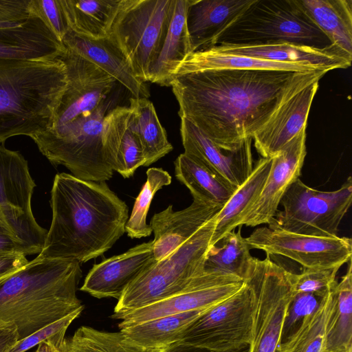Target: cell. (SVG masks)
Segmentation results:
<instances>
[{"label": "cell", "instance_id": "obj_1", "mask_svg": "<svg viewBox=\"0 0 352 352\" xmlns=\"http://www.w3.org/2000/svg\"><path fill=\"white\" fill-rule=\"evenodd\" d=\"M296 72L210 69L175 76L178 114L226 151L239 148L268 120Z\"/></svg>", "mask_w": 352, "mask_h": 352}, {"label": "cell", "instance_id": "obj_2", "mask_svg": "<svg viewBox=\"0 0 352 352\" xmlns=\"http://www.w3.org/2000/svg\"><path fill=\"white\" fill-rule=\"evenodd\" d=\"M50 205L52 223L38 258L85 263L111 249L125 232L128 206L106 182L58 173Z\"/></svg>", "mask_w": 352, "mask_h": 352}, {"label": "cell", "instance_id": "obj_3", "mask_svg": "<svg viewBox=\"0 0 352 352\" xmlns=\"http://www.w3.org/2000/svg\"><path fill=\"white\" fill-rule=\"evenodd\" d=\"M80 263L40 258L0 282V327L14 324L19 340L84 309L76 296Z\"/></svg>", "mask_w": 352, "mask_h": 352}, {"label": "cell", "instance_id": "obj_4", "mask_svg": "<svg viewBox=\"0 0 352 352\" xmlns=\"http://www.w3.org/2000/svg\"><path fill=\"white\" fill-rule=\"evenodd\" d=\"M67 84L66 67L58 58H0V142L46 131Z\"/></svg>", "mask_w": 352, "mask_h": 352}, {"label": "cell", "instance_id": "obj_5", "mask_svg": "<svg viewBox=\"0 0 352 352\" xmlns=\"http://www.w3.org/2000/svg\"><path fill=\"white\" fill-rule=\"evenodd\" d=\"M116 100L112 93L90 116L47 129L32 139L52 164L65 166L74 177L93 182L109 180L116 170L104 147L103 123Z\"/></svg>", "mask_w": 352, "mask_h": 352}, {"label": "cell", "instance_id": "obj_6", "mask_svg": "<svg viewBox=\"0 0 352 352\" xmlns=\"http://www.w3.org/2000/svg\"><path fill=\"white\" fill-rule=\"evenodd\" d=\"M215 216L179 248L154 262L132 281L118 300L111 318L179 294L203 274Z\"/></svg>", "mask_w": 352, "mask_h": 352}, {"label": "cell", "instance_id": "obj_7", "mask_svg": "<svg viewBox=\"0 0 352 352\" xmlns=\"http://www.w3.org/2000/svg\"><path fill=\"white\" fill-rule=\"evenodd\" d=\"M289 43L315 47L331 45L294 0H255L217 44Z\"/></svg>", "mask_w": 352, "mask_h": 352}, {"label": "cell", "instance_id": "obj_8", "mask_svg": "<svg viewBox=\"0 0 352 352\" xmlns=\"http://www.w3.org/2000/svg\"><path fill=\"white\" fill-rule=\"evenodd\" d=\"M175 0H120L109 35L136 77L148 82L149 69L166 36Z\"/></svg>", "mask_w": 352, "mask_h": 352}, {"label": "cell", "instance_id": "obj_9", "mask_svg": "<svg viewBox=\"0 0 352 352\" xmlns=\"http://www.w3.org/2000/svg\"><path fill=\"white\" fill-rule=\"evenodd\" d=\"M352 179L349 176L340 188L321 191L299 178L283 195L269 228L321 237L338 236L339 226L351 207Z\"/></svg>", "mask_w": 352, "mask_h": 352}, {"label": "cell", "instance_id": "obj_10", "mask_svg": "<svg viewBox=\"0 0 352 352\" xmlns=\"http://www.w3.org/2000/svg\"><path fill=\"white\" fill-rule=\"evenodd\" d=\"M288 270L270 256L255 258L253 271L245 282L252 307L251 340L248 352H278L285 320L295 294Z\"/></svg>", "mask_w": 352, "mask_h": 352}, {"label": "cell", "instance_id": "obj_11", "mask_svg": "<svg viewBox=\"0 0 352 352\" xmlns=\"http://www.w3.org/2000/svg\"><path fill=\"white\" fill-rule=\"evenodd\" d=\"M252 298L244 282L234 294L204 311L186 329L179 344L212 352L248 347L251 340Z\"/></svg>", "mask_w": 352, "mask_h": 352}, {"label": "cell", "instance_id": "obj_12", "mask_svg": "<svg viewBox=\"0 0 352 352\" xmlns=\"http://www.w3.org/2000/svg\"><path fill=\"white\" fill-rule=\"evenodd\" d=\"M325 71L296 72L284 89L267 122L252 136L256 151L273 157L301 131L306 129L319 80Z\"/></svg>", "mask_w": 352, "mask_h": 352}, {"label": "cell", "instance_id": "obj_13", "mask_svg": "<svg viewBox=\"0 0 352 352\" xmlns=\"http://www.w3.org/2000/svg\"><path fill=\"white\" fill-rule=\"evenodd\" d=\"M34 187L27 160L19 152L0 145V209L16 236L34 254L41 252L47 233L32 213Z\"/></svg>", "mask_w": 352, "mask_h": 352}, {"label": "cell", "instance_id": "obj_14", "mask_svg": "<svg viewBox=\"0 0 352 352\" xmlns=\"http://www.w3.org/2000/svg\"><path fill=\"white\" fill-rule=\"evenodd\" d=\"M251 249L289 258L302 268L340 267L351 260L352 240L321 237L261 227L245 238Z\"/></svg>", "mask_w": 352, "mask_h": 352}, {"label": "cell", "instance_id": "obj_15", "mask_svg": "<svg viewBox=\"0 0 352 352\" xmlns=\"http://www.w3.org/2000/svg\"><path fill=\"white\" fill-rule=\"evenodd\" d=\"M58 58L65 65L67 84L47 129L90 116L109 97L117 83L97 65L67 47Z\"/></svg>", "mask_w": 352, "mask_h": 352}, {"label": "cell", "instance_id": "obj_16", "mask_svg": "<svg viewBox=\"0 0 352 352\" xmlns=\"http://www.w3.org/2000/svg\"><path fill=\"white\" fill-rule=\"evenodd\" d=\"M244 281L226 273L204 272L184 291L147 306L118 315L119 329L169 315L208 309L236 293Z\"/></svg>", "mask_w": 352, "mask_h": 352}, {"label": "cell", "instance_id": "obj_17", "mask_svg": "<svg viewBox=\"0 0 352 352\" xmlns=\"http://www.w3.org/2000/svg\"><path fill=\"white\" fill-rule=\"evenodd\" d=\"M306 129L301 131L272 158V166L261 195L245 214L240 226L270 224L280 201L300 175L306 151Z\"/></svg>", "mask_w": 352, "mask_h": 352}, {"label": "cell", "instance_id": "obj_18", "mask_svg": "<svg viewBox=\"0 0 352 352\" xmlns=\"http://www.w3.org/2000/svg\"><path fill=\"white\" fill-rule=\"evenodd\" d=\"M184 153L214 174L239 188L252 171L253 158L248 139L235 151H226L212 142L195 124L180 117Z\"/></svg>", "mask_w": 352, "mask_h": 352}, {"label": "cell", "instance_id": "obj_19", "mask_svg": "<svg viewBox=\"0 0 352 352\" xmlns=\"http://www.w3.org/2000/svg\"><path fill=\"white\" fill-rule=\"evenodd\" d=\"M65 47L36 13L0 19V58L53 60Z\"/></svg>", "mask_w": 352, "mask_h": 352}, {"label": "cell", "instance_id": "obj_20", "mask_svg": "<svg viewBox=\"0 0 352 352\" xmlns=\"http://www.w3.org/2000/svg\"><path fill=\"white\" fill-rule=\"evenodd\" d=\"M155 261L153 241L142 243L94 264L80 290L97 298L118 300L129 285Z\"/></svg>", "mask_w": 352, "mask_h": 352}, {"label": "cell", "instance_id": "obj_21", "mask_svg": "<svg viewBox=\"0 0 352 352\" xmlns=\"http://www.w3.org/2000/svg\"><path fill=\"white\" fill-rule=\"evenodd\" d=\"M223 208L193 199L186 208L175 211L170 205L155 213L150 222L154 234L153 254L160 261L179 248Z\"/></svg>", "mask_w": 352, "mask_h": 352}, {"label": "cell", "instance_id": "obj_22", "mask_svg": "<svg viewBox=\"0 0 352 352\" xmlns=\"http://www.w3.org/2000/svg\"><path fill=\"white\" fill-rule=\"evenodd\" d=\"M216 52L278 62H306L331 71L351 66L352 55L329 45L315 47L289 43H221L209 48Z\"/></svg>", "mask_w": 352, "mask_h": 352}, {"label": "cell", "instance_id": "obj_23", "mask_svg": "<svg viewBox=\"0 0 352 352\" xmlns=\"http://www.w3.org/2000/svg\"><path fill=\"white\" fill-rule=\"evenodd\" d=\"M255 0H194L186 16L192 52L217 45L223 34Z\"/></svg>", "mask_w": 352, "mask_h": 352}, {"label": "cell", "instance_id": "obj_24", "mask_svg": "<svg viewBox=\"0 0 352 352\" xmlns=\"http://www.w3.org/2000/svg\"><path fill=\"white\" fill-rule=\"evenodd\" d=\"M64 46L93 63L113 77L135 98H148L145 83L135 75L127 58L109 37L91 39L75 34L70 30L63 41Z\"/></svg>", "mask_w": 352, "mask_h": 352}, {"label": "cell", "instance_id": "obj_25", "mask_svg": "<svg viewBox=\"0 0 352 352\" xmlns=\"http://www.w3.org/2000/svg\"><path fill=\"white\" fill-rule=\"evenodd\" d=\"M102 141L109 160L124 178L132 177L146 160L138 137L131 125L129 106H116L106 115Z\"/></svg>", "mask_w": 352, "mask_h": 352}, {"label": "cell", "instance_id": "obj_26", "mask_svg": "<svg viewBox=\"0 0 352 352\" xmlns=\"http://www.w3.org/2000/svg\"><path fill=\"white\" fill-rule=\"evenodd\" d=\"M193 1L175 0L166 36L149 69L148 82L160 86L170 87L178 67L192 53L186 26V16Z\"/></svg>", "mask_w": 352, "mask_h": 352}, {"label": "cell", "instance_id": "obj_27", "mask_svg": "<svg viewBox=\"0 0 352 352\" xmlns=\"http://www.w3.org/2000/svg\"><path fill=\"white\" fill-rule=\"evenodd\" d=\"M251 69L292 72H330L306 62H278L216 52L210 49L192 52L182 62L175 76L210 69Z\"/></svg>", "mask_w": 352, "mask_h": 352}, {"label": "cell", "instance_id": "obj_28", "mask_svg": "<svg viewBox=\"0 0 352 352\" xmlns=\"http://www.w3.org/2000/svg\"><path fill=\"white\" fill-rule=\"evenodd\" d=\"M206 310L154 318L122 328L120 331L146 352H165L179 344L186 329Z\"/></svg>", "mask_w": 352, "mask_h": 352}, {"label": "cell", "instance_id": "obj_29", "mask_svg": "<svg viewBox=\"0 0 352 352\" xmlns=\"http://www.w3.org/2000/svg\"><path fill=\"white\" fill-rule=\"evenodd\" d=\"M331 44L352 55V0H294Z\"/></svg>", "mask_w": 352, "mask_h": 352}, {"label": "cell", "instance_id": "obj_30", "mask_svg": "<svg viewBox=\"0 0 352 352\" xmlns=\"http://www.w3.org/2000/svg\"><path fill=\"white\" fill-rule=\"evenodd\" d=\"M272 158H260L247 179L236 190L215 216V226L210 246L215 245L226 233L240 226L250 208L261 195L270 171Z\"/></svg>", "mask_w": 352, "mask_h": 352}, {"label": "cell", "instance_id": "obj_31", "mask_svg": "<svg viewBox=\"0 0 352 352\" xmlns=\"http://www.w3.org/2000/svg\"><path fill=\"white\" fill-rule=\"evenodd\" d=\"M174 166L176 178L189 189L193 199L223 206L237 189L184 153Z\"/></svg>", "mask_w": 352, "mask_h": 352}, {"label": "cell", "instance_id": "obj_32", "mask_svg": "<svg viewBox=\"0 0 352 352\" xmlns=\"http://www.w3.org/2000/svg\"><path fill=\"white\" fill-rule=\"evenodd\" d=\"M120 0H61L69 30L91 39L108 36Z\"/></svg>", "mask_w": 352, "mask_h": 352}, {"label": "cell", "instance_id": "obj_33", "mask_svg": "<svg viewBox=\"0 0 352 352\" xmlns=\"http://www.w3.org/2000/svg\"><path fill=\"white\" fill-rule=\"evenodd\" d=\"M333 289L320 299L317 309L305 316L297 329L280 343L278 352H326L336 305Z\"/></svg>", "mask_w": 352, "mask_h": 352}, {"label": "cell", "instance_id": "obj_34", "mask_svg": "<svg viewBox=\"0 0 352 352\" xmlns=\"http://www.w3.org/2000/svg\"><path fill=\"white\" fill-rule=\"evenodd\" d=\"M233 230L214 245L210 246L204 263V272L226 273L234 275L245 281L250 276L255 257L250 254L251 248L241 234V226Z\"/></svg>", "mask_w": 352, "mask_h": 352}, {"label": "cell", "instance_id": "obj_35", "mask_svg": "<svg viewBox=\"0 0 352 352\" xmlns=\"http://www.w3.org/2000/svg\"><path fill=\"white\" fill-rule=\"evenodd\" d=\"M133 130L141 143L148 166L173 151L166 130L161 124L153 103L147 98L129 99Z\"/></svg>", "mask_w": 352, "mask_h": 352}, {"label": "cell", "instance_id": "obj_36", "mask_svg": "<svg viewBox=\"0 0 352 352\" xmlns=\"http://www.w3.org/2000/svg\"><path fill=\"white\" fill-rule=\"evenodd\" d=\"M333 289L336 305L327 335L326 352H352V265Z\"/></svg>", "mask_w": 352, "mask_h": 352}, {"label": "cell", "instance_id": "obj_37", "mask_svg": "<svg viewBox=\"0 0 352 352\" xmlns=\"http://www.w3.org/2000/svg\"><path fill=\"white\" fill-rule=\"evenodd\" d=\"M60 352H146L120 331L108 332L88 326L79 327L59 347Z\"/></svg>", "mask_w": 352, "mask_h": 352}, {"label": "cell", "instance_id": "obj_38", "mask_svg": "<svg viewBox=\"0 0 352 352\" xmlns=\"http://www.w3.org/2000/svg\"><path fill=\"white\" fill-rule=\"evenodd\" d=\"M172 181L170 175L161 168H150L146 171V180L134 202L133 209L125 226V232L131 239L148 236L153 232L146 222L152 199L162 187Z\"/></svg>", "mask_w": 352, "mask_h": 352}, {"label": "cell", "instance_id": "obj_39", "mask_svg": "<svg viewBox=\"0 0 352 352\" xmlns=\"http://www.w3.org/2000/svg\"><path fill=\"white\" fill-rule=\"evenodd\" d=\"M340 267L302 268L300 274L288 271V277L294 294L309 293L323 298L336 285V274Z\"/></svg>", "mask_w": 352, "mask_h": 352}, {"label": "cell", "instance_id": "obj_40", "mask_svg": "<svg viewBox=\"0 0 352 352\" xmlns=\"http://www.w3.org/2000/svg\"><path fill=\"white\" fill-rule=\"evenodd\" d=\"M320 299L309 293H297L294 295L285 320L281 342L297 329L305 316L317 309Z\"/></svg>", "mask_w": 352, "mask_h": 352}, {"label": "cell", "instance_id": "obj_41", "mask_svg": "<svg viewBox=\"0 0 352 352\" xmlns=\"http://www.w3.org/2000/svg\"><path fill=\"white\" fill-rule=\"evenodd\" d=\"M31 6L62 42L69 26L61 0H31Z\"/></svg>", "mask_w": 352, "mask_h": 352}, {"label": "cell", "instance_id": "obj_42", "mask_svg": "<svg viewBox=\"0 0 352 352\" xmlns=\"http://www.w3.org/2000/svg\"><path fill=\"white\" fill-rule=\"evenodd\" d=\"M0 252H18L25 255L33 252L16 236L0 209Z\"/></svg>", "mask_w": 352, "mask_h": 352}, {"label": "cell", "instance_id": "obj_43", "mask_svg": "<svg viewBox=\"0 0 352 352\" xmlns=\"http://www.w3.org/2000/svg\"><path fill=\"white\" fill-rule=\"evenodd\" d=\"M25 256L18 252H0V282L28 263Z\"/></svg>", "mask_w": 352, "mask_h": 352}, {"label": "cell", "instance_id": "obj_44", "mask_svg": "<svg viewBox=\"0 0 352 352\" xmlns=\"http://www.w3.org/2000/svg\"><path fill=\"white\" fill-rule=\"evenodd\" d=\"M19 341V333L14 324L0 327V352H8Z\"/></svg>", "mask_w": 352, "mask_h": 352}, {"label": "cell", "instance_id": "obj_45", "mask_svg": "<svg viewBox=\"0 0 352 352\" xmlns=\"http://www.w3.org/2000/svg\"><path fill=\"white\" fill-rule=\"evenodd\" d=\"M65 334L52 336L37 345L34 352H60L59 347L63 342Z\"/></svg>", "mask_w": 352, "mask_h": 352}, {"label": "cell", "instance_id": "obj_46", "mask_svg": "<svg viewBox=\"0 0 352 352\" xmlns=\"http://www.w3.org/2000/svg\"><path fill=\"white\" fill-rule=\"evenodd\" d=\"M248 346L230 352H248ZM165 352H212L204 349L193 346L191 345L178 344Z\"/></svg>", "mask_w": 352, "mask_h": 352}]
</instances>
